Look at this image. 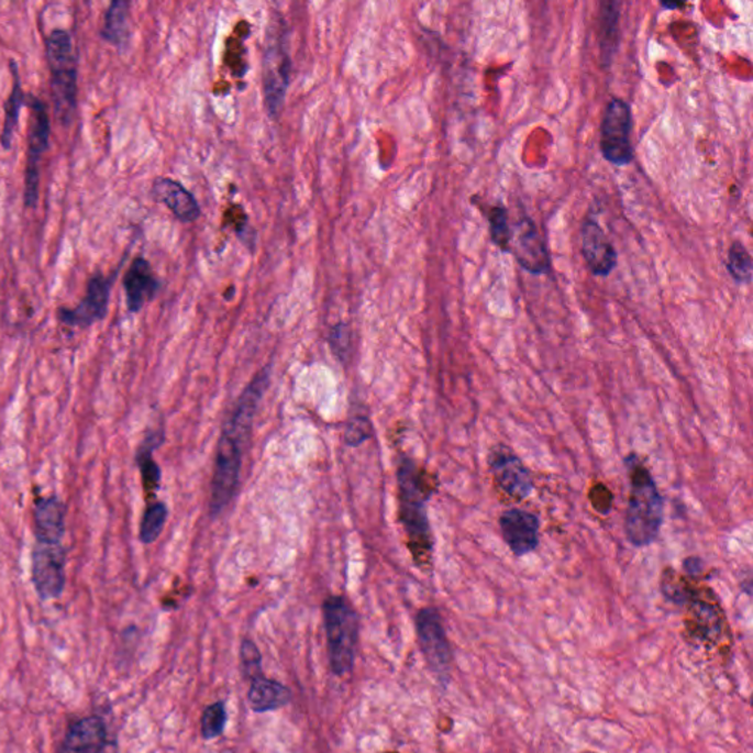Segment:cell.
Segmentation results:
<instances>
[{"instance_id": "obj_3", "label": "cell", "mask_w": 753, "mask_h": 753, "mask_svg": "<svg viewBox=\"0 0 753 753\" xmlns=\"http://www.w3.org/2000/svg\"><path fill=\"white\" fill-rule=\"evenodd\" d=\"M630 478L629 503L624 517L627 541L634 547L656 542L664 524V498L650 468L631 454L624 459Z\"/></svg>"}, {"instance_id": "obj_14", "label": "cell", "mask_w": 753, "mask_h": 753, "mask_svg": "<svg viewBox=\"0 0 753 753\" xmlns=\"http://www.w3.org/2000/svg\"><path fill=\"white\" fill-rule=\"evenodd\" d=\"M541 518L521 508H509L499 517L503 542L517 558L533 554L541 545Z\"/></svg>"}, {"instance_id": "obj_21", "label": "cell", "mask_w": 753, "mask_h": 753, "mask_svg": "<svg viewBox=\"0 0 753 753\" xmlns=\"http://www.w3.org/2000/svg\"><path fill=\"white\" fill-rule=\"evenodd\" d=\"M620 2H602L598 15V38L603 67H609L620 46Z\"/></svg>"}, {"instance_id": "obj_22", "label": "cell", "mask_w": 753, "mask_h": 753, "mask_svg": "<svg viewBox=\"0 0 753 753\" xmlns=\"http://www.w3.org/2000/svg\"><path fill=\"white\" fill-rule=\"evenodd\" d=\"M290 59L286 54L278 56L277 64H268L264 73L265 104L268 114L276 119L285 104L287 86H289Z\"/></svg>"}, {"instance_id": "obj_29", "label": "cell", "mask_w": 753, "mask_h": 753, "mask_svg": "<svg viewBox=\"0 0 753 753\" xmlns=\"http://www.w3.org/2000/svg\"><path fill=\"white\" fill-rule=\"evenodd\" d=\"M489 229L491 242L502 252L509 254L511 228H509L508 209L503 204H496L489 212Z\"/></svg>"}, {"instance_id": "obj_10", "label": "cell", "mask_w": 753, "mask_h": 753, "mask_svg": "<svg viewBox=\"0 0 753 753\" xmlns=\"http://www.w3.org/2000/svg\"><path fill=\"white\" fill-rule=\"evenodd\" d=\"M416 629L418 644L430 672L438 677L439 682H450L454 656H452L451 643L441 612L433 607L420 609L416 617Z\"/></svg>"}, {"instance_id": "obj_34", "label": "cell", "mask_w": 753, "mask_h": 753, "mask_svg": "<svg viewBox=\"0 0 753 753\" xmlns=\"http://www.w3.org/2000/svg\"><path fill=\"white\" fill-rule=\"evenodd\" d=\"M683 569H685V576L690 578H700L704 576V561L698 558V556H689L683 561Z\"/></svg>"}, {"instance_id": "obj_1", "label": "cell", "mask_w": 753, "mask_h": 753, "mask_svg": "<svg viewBox=\"0 0 753 753\" xmlns=\"http://www.w3.org/2000/svg\"><path fill=\"white\" fill-rule=\"evenodd\" d=\"M399 521L413 563L422 572L433 568L434 535L427 505L438 490V478L416 461L403 458L396 472Z\"/></svg>"}, {"instance_id": "obj_31", "label": "cell", "mask_w": 753, "mask_h": 753, "mask_svg": "<svg viewBox=\"0 0 753 753\" xmlns=\"http://www.w3.org/2000/svg\"><path fill=\"white\" fill-rule=\"evenodd\" d=\"M590 507L600 516H608L613 507V494L602 481H595L587 491Z\"/></svg>"}, {"instance_id": "obj_24", "label": "cell", "mask_w": 753, "mask_h": 753, "mask_svg": "<svg viewBox=\"0 0 753 753\" xmlns=\"http://www.w3.org/2000/svg\"><path fill=\"white\" fill-rule=\"evenodd\" d=\"M100 36L104 42L124 49L130 41V3L125 0H115L104 12L103 27Z\"/></svg>"}, {"instance_id": "obj_27", "label": "cell", "mask_w": 753, "mask_h": 753, "mask_svg": "<svg viewBox=\"0 0 753 753\" xmlns=\"http://www.w3.org/2000/svg\"><path fill=\"white\" fill-rule=\"evenodd\" d=\"M726 265L727 272L738 285H749L752 281V256L742 242L731 243Z\"/></svg>"}, {"instance_id": "obj_15", "label": "cell", "mask_w": 753, "mask_h": 753, "mask_svg": "<svg viewBox=\"0 0 753 753\" xmlns=\"http://www.w3.org/2000/svg\"><path fill=\"white\" fill-rule=\"evenodd\" d=\"M582 254L587 268L596 277H608L617 267L616 247L591 217H586L582 225Z\"/></svg>"}, {"instance_id": "obj_13", "label": "cell", "mask_w": 753, "mask_h": 753, "mask_svg": "<svg viewBox=\"0 0 753 753\" xmlns=\"http://www.w3.org/2000/svg\"><path fill=\"white\" fill-rule=\"evenodd\" d=\"M65 560L67 551L63 545H41L36 543L32 554V580L38 598L58 599L64 594Z\"/></svg>"}, {"instance_id": "obj_23", "label": "cell", "mask_w": 753, "mask_h": 753, "mask_svg": "<svg viewBox=\"0 0 753 753\" xmlns=\"http://www.w3.org/2000/svg\"><path fill=\"white\" fill-rule=\"evenodd\" d=\"M10 67L14 82H12L11 95L5 103V120H3L2 133H0V146L5 151H10L12 147L16 128H19L20 123L21 110H23L25 102H27V93H25L23 85H21L19 65L11 60Z\"/></svg>"}, {"instance_id": "obj_32", "label": "cell", "mask_w": 753, "mask_h": 753, "mask_svg": "<svg viewBox=\"0 0 753 753\" xmlns=\"http://www.w3.org/2000/svg\"><path fill=\"white\" fill-rule=\"evenodd\" d=\"M372 422L368 418L356 416L351 418L345 430V441L350 446H359L372 438Z\"/></svg>"}, {"instance_id": "obj_33", "label": "cell", "mask_w": 753, "mask_h": 753, "mask_svg": "<svg viewBox=\"0 0 753 753\" xmlns=\"http://www.w3.org/2000/svg\"><path fill=\"white\" fill-rule=\"evenodd\" d=\"M330 345H332L333 352L339 358H346L351 346V334L346 324L334 325L332 333H330Z\"/></svg>"}, {"instance_id": "obj_7", "label": "cell", "mask_w": 753, "mask_h": 753, "mask_svg": "<svg viewBox=\"0 0 753 753\" xmlns=\"http://www.w3.org/2000/svg\"><path fill=\"white\" fill-rule=\"evenodd\" d=\"M25 104L30 108V125L24 171V204L32 209L37 207L42 158L49 150L51 119L46 103L37 96L29 93Z\"/></svg>"}, {"instance_id": "obj_36", "label": "cell", "mask_w": 753, "mask_h": 753, "mask_svg": "<svg viewBox=\"0 0 753 753\" xmlns=\"http://www.w3.org/2000/svg\"><path fill=\"white\" fill-rule=\"evenodd\" d=\"M661 7L664 8V10H677V8H682V3H661Z\"/></svg>"}, {"instance_id": "obj_35", "label": "cell", "mask_w": 753, "mask_h": 753, "mask_svg": "<svg viewBox=\"0 0 753 753\" xmlns=\"http://www.w3.org/2000/svg\"><path fill=\"white\" fill-rule=\"evenodd\" d=\"M103 753H120L119 743H117L115 740H112V742L108 743V746L104 749Z\"/></svg>"}, {"instance_id": "obj_19", "label": "cell", "mask_w": 753, "mask_h": 753, "mask_svg": "<svg viewBox=\"0 0 753 753\" xmlns=\"http://www.w3.org/2000/svg\"><path fill=\"white\" fill-rule=\"evenodd\" d=\"M152 195L165 204L181 223H195L200 217V207L195 196L171 178L160 177L152 186Z\"/></svg>"}, {"instance_id": "obj_28", "label": "cell", "mask_w": 753, "mask_h": 753, "mask_svg": "<svg viewBox=\"0 0 753 753\" xmlns=\"http://www.w3.org/2000/svg\"><path fill=\"white\" fill-rule=\"evenodd\" d=\"M228 708L224 702H213L203 709L202 720H200V733L204 740L220 738L228 726Z\"/></svg>"}, {"instance_id": "obj_5", "label": "cell", "mask_w": 753, "mask_h": 753, "mask_svg": "<svg viewBox=\"0 0 753 753\" xmlns=\"http://www.w3.org/2000/svg\"><path fill=\"white\" fill-rule=\"evenodd\" d=\"M329 663L333 674L342 677L354 668L359 643V616L345 596L333 595L322 603Z\"/></svg>"}, {"instance_id": "obj_2", "label": "cell", "mask_w": 753, "mask_h": 753, "mask_svg": "<svg viewBox=\"0 0 753 753\" xmlns=\"http://www.w3.org/2000/svg\"><path fill=\"white\" fill-rule=\"evenodd\" d=\"M664 598L685 608L686 635L705 646H717L731 635L720 598L700 578H690L674 568L661 574Z\"/></svg>"}, {"instance_id": "obj_25", "label": "cell", "mask_w": 753, "mask_h": 753, "mask_svg": "<svg viewBox=\"0 0 753 753\" xmlns=\"http://www.w3.org/2000/svg\"><path fill=\"white\" fill-rule=\"evenodd\" d=\"M164 436L163 432H152L147 434L141 447H139L136 461L142 474L143 489H145L150 502L154 500L156 491L160 486V468L155 463L154 451L160 446Z\"/></svg>"}, {"instance_id": "obj_4", "label": "cell", "mask_w": 753, "mask_h": 753, "mask_svg": "<svg viewBox=\"0 0 753 753\" xmlns=\"http://www.w3.org/2000/svg\"><path fill=\"white\" fill-rule=\"evenodd\" d=\"M46 59L51 71V93L56 119L71 123L77 110V59L73 37L67 30H52L46 36Z\"/></svg>"}, {"instance_id": "obj_18", "label": "cell", "mask_w": 753, "mask_h": 753, "mask_svg": "<svg viewBox=\"0 0 753 753\" xmlns=\"http://www.w3.org/2000/svg\"><path fill=\"white\" fill-rule=\"evenodd\" d=\"M67 507L56 496L37 500L34 507V538L41 545H63Z\"/></svg>"}, {"instance_id": "obj_17", "label": "cell", "mask_w": 753, "mask_h": 753, "mask_svg": "<svg viewBox=\"0 0 753 753\" xmlns=\"http://www.w3.org/2000/svg\"><path fill=\"white\" fill-rule=\"evenodd\" d=\"M123 286L130 312L142 311L143 307L158 295L160 283L150 261L137 256L125 273Z\"/></svg>"}, {"instance_id": "obj_12", "label": "cell", "mask_w": 753, "mask_h": 753, "mask_svg": "<svg viewBox=\"0 0 753 753\" xmlns=\"http://www.w3.org/2000/svg\"><path fill=\"white\" fill-rule=\"evenodd\" d=\"M509 254L513 255L522 269L535 276L547 274L552 269L545 239L530 217L524 215L512 225Z\"/></svg>"}, {"instance_id": "obj_9", "label": "cell", "mask_w": 753, "mask_h": 753, "mask_svg": "<svg viewBox=\"0 0 753 753\" xmlns=\"http://www.w3.org/2000/svg\"><path fill=\"white\" fill-rule=\"evenodd\" d=\"M487 465L496 494L507 502H522L533 494V476L511 447L499 443L489 451Z\"/></svg>"}, {"instance_id": "obj_6", "label": "cell", "mask_w": 753, "mask_h": 753, "mask_svg": "<svg viewBox=\"0 0 753 753\" xmlns=\"http://www.w3.org/2000/svg\"><path fill=\"white\" fill-rule=\"evenodd\" d=\"M250 434L247 430L225 422L217 445L215 468L209 496V512L213 517L220 516L237 494L241 485L243 446Z\"/></svg>"}, {"instance_id": "obj_30", "label": "cell", "mask_w": 753, "mask_h": 753, "mask_svg": "<svg viewBox=\"0 0 753 753\" xmlns=\"http://www.w3.org/2000/svg\"><path fill=\"white\" fill-rule=\"evenodd\" d=\"M241 665L243 677L254 680L256 677L264 676L263 655L256 646L254 640L245 639L241 644Z\"/></svg>"}, {"instance_id": "obj_8", "label": "cell", "mask_w": 753, "mask_h": 753, "mask_svg": "<svg viewBox=\"0 0 753 753\" xmlns=\"http://www.w3.org/2000/svg\"><path fill=\"white\" fill-rule=\"evenodd\" d=\"M634 121L630 104L624 99H609L602 124H600V152L607 163L625 167L634 160V147L631 143V130Z\"/></svg>"}, {"instance_id": "obj_37", "label": "cell", "mask_w": 753, "mask_h": 753, "mask_svg": "<svg viewBox=\"0 0 753 753\" xmlns=\"http://www.w3.org/2000/svg\"><path fill=\"white\" fill-rule=\"evenodd\" d=\"M387 753H396V752H387Z\"/></svg>"}, {"instance_id": "obj_20", "label": "cell", "mask_w": 753, "mask_h": 753, "mask_svg": "<svg viewBox=\"0 0 753 753\" xmlns=\"http://www.w3.org/2000/svg\"><path fill=\"white\" fill-rule=\"evenodd\" d=\"M290 699L289 687L265 676L254 678L247 691V700H250L252 711L256 713L276 711L286 707Z\"/></svg>"}, {"instance_id": "obj_26", "label": "cell", "mask_w": 753, "mask_h": 753, "mask_svg": "<svg viewBox=\"0 0 753 753\" xmlns=\"http://www.w3.org/2000/svg\"><path fill=\"white\" fill-rule=\"evenodd\" d=\"M167 518V505L160 502V500H152V502L147 503L141 522V531H139V538H141L143 545H152V543L158 541Z\"/></svg>"}, {"instance_id": "obj_16", "label": "cell", "mask_w": 753, "mask_h": 753, "mask_svg": "<svg viewBox=\"0 0 753 753\" xmlns=\"http://www.w3.org/2000/svg\"><path fill=\"white\" fill-rule=\"evenodd\" d=\"M110 742L102 718L90 716L68 727L58 753H103Z\"/></svg>"}, {"instance_id": "obj_11", "label": "cell", "mask_w": 753, "mask_h": 753, "mask_svg": "<svg viewBox=\"0 0 753 753\" xmlns=\"http://www.w3.org/2000/svg\"><path fill=\"white\" fill-rule=\"evenodd\" d=\"M117 272L111 276L96 273L87 283L85 298L76 308H59L58 320L68 328L87 329L102 321L110 307L111 290Z\"/></svg>"}]
</instances>
